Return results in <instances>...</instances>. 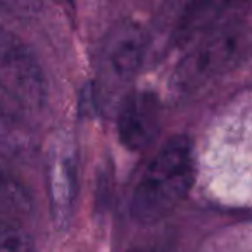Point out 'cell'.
<instances>
[{"mask_svg":"<svg viewBox=\"0 0 252 252\" xmlns=\"http://www.w3.org/2000/svg\"><path fill=\"white\" fill-rule=\"evenodd\" d=\"M195 180V151L187 135H175L149 161L133 190L130 214L142 226L158 224L189 195Z\"/></svg>","mask_w":252,"mask_h":252,"instance_id":"6da1fadb","label":"cell"},{"mask_svg":"<svg viewBox=\"0 0 252 252\" xmlns=\"http://www.w3.org/2000/svg\"><path fill=\"white\" fill-rule=\"evenodd\" d=\"M249 45V25L244 16H228L193 42L171 76L178 97H190L231 71Z\"/></svg>","mask_w":252,"mask_h":252,"instance_id":"7a4b0ae2","label":"cell"},{"mask_svg":"<svg viewBox=\"0 0 252 252\" xmlns=\"http://www.w3.org/2000/svg\"><path fill=\"white\" fill-rule=\"evenodd\" d=\"M0 85L26 112L47 104L49 88L38 59L19 36L4 26H0Z\"/></svg>","mask_w":252,"mask_h":252,"instance_id":"3957f363","label":"cell"},{"mask_svg":"<svg viewBox=\"0 0 252 252\" xmlns=\"http://www.w3.org/2000/svg\"><path fill=\"white\" fill-rule=\"evenodd\" d=\"M147 35L138 23L121 21L109 32L100 50L98 78L109 98L133 81L144 63Z\"/></svg>","mask_w":252,"mask_h":252,"instance_id":"277c9868","label":"cell"},{"mask_svg":"<svg viewBox=\"0 0 252 252\" xmlns=\"http://www.w3.org/2000/svg\"><path fill=\"white\" fill-rule=\"evenodd\" d=\"M45 168L50 216L57 230H66L74 216L80 189L76 145L69 137H54L47 152Z\"/></svg>","mask_w":252,"mask_h":252,"instance_id":"5b68a950","label":"cell"},{"mask_svg":"<svg viewBox=\"0 0 252 252\" xmlns=\"http://www.w3.org/2000/svg\"><path fill=\"white\" fill-rule=\"evenodd\" d=\"M161 130V104L152 92H133L118 107V137L128 151L147 149Z\"/></svg>","mask_w":252,"mask_h":252,"instance_id":"8992f818","label":"cell"},{"mask_svg":"<svg viewBox=\"0 0 252 252\" xmlns=\"http://www.w3.org/2000/svg\"><path fill=\"white\" fill-rule=\"evenodd\" d=\"M233 0H189L183 5L173 30V42L178 47L193 43L213 26L223 21Z\"/></svg>","mask_w":252,"mask_h":252,"instance_id":"52a82bcc","label":"cell"},{"mask_svg":"<svg viewBox=\"0 0 252 252\" xmlns=\"http://www.w3.org/2000/svg\"><path fill=\"white\" fill-rule=\"evenodd\" d=\"M25 114V107L0 85V154L4 158H23L32 151Z\"/></svg>","mask_w":252,"mask_h":252,"instance_id":"ba28073f","label":"cell"},{"mask_svg":"<svg viewBox=\"0 0 252 252\" xmlns=\"http://www.w3.org/2000/svg\"><path fill=\"white\" fill-rule=\"evenodd\" d=\"M0 252H36V245L23 218L0 200Z\"/></svg>","mask_w":252,"mask_h":252,"instance_id":"9c48e42d","label":"cell"},{"mask_svg":"<svg viewBox=\"0 0 252 252\" xmlns=\"http://www.w3.org/2000/svg\"><path fill=\"white\" fill-rule=\"evenodd\" d=\"M0 200L7 204L21 218L30 216L32 213V195L21 183V180L12 173L7 158H4L2 154H0Z\"/></svg>","mask_w":252,"mask_h":252,"instance_id":"30bf717a","label":"cell"},{"mask_svg":"<svg viewBox=\"0 0 252 252\" xmlns=\"http://www.w3.org/2000/svg\"><path fill=\"white\" fill-rule=\"evenodd\" d=\"M42 9L40 0H0V11L18 16H33Z\"/></svg>","mask_w":252,"mask_h":252,"instance_id":"8fae6325","label":"cell"},{"mask_svg":"<svg viewBox=\"0 0 252 252\" xmlns=\"http://www.w3.org/2000/svg\"><path fill=\"white\" fill-rule=\"evenodd\" d=\"M135 252H171L168 245H159V244H152V245H145V247H140Z\"/></svg>","mask_w":252,"mask_h":252,"instance_id":"7c38bea8","label":"cell"}]
</instances>
